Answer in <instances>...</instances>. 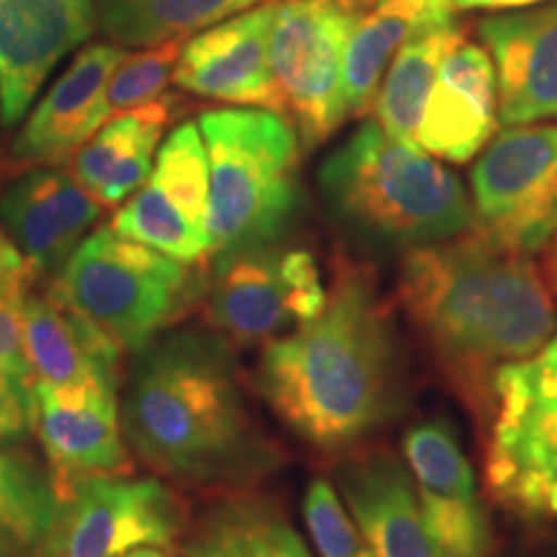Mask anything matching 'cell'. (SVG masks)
<instances>
[{
    "mask_svg": "<svg viewBox=\"0 0 557 557\" xmlns=\"http://www.w3.org/2000/svg\"><path fill=\"white\" fill-rule=\"evenodd\" d=\"M120 416L127 447L178 485L233 491L282 462L250 408L233 346L222 333H158L135 351Z\"/></svg>",
    "mask_w": 557,
    "mask_h": 557,
    "instance_id": "cell-1",
    "label": "cell"
},
{
    "mask_svg": "<svg viewBox=\"0 0 557 557\" xmlns=\"http://www.w3.org/2000/svg\"><path fill=\"white\" fill-rule=\"evenodd\" d=\"M398 299L478 421L487 418L500 369L534 357L557 331L553 297L534 263L478 230L408 250Z\"/></svg>",
    "mask_w": 557,
    "mask_h": 557,
    "instance_id": "cell-2",
    "label": "cell"
},
{
    "mask_svg": "<svg viewBox=\"0 0 557 557\" xmlns=\"http://www.w3.org/2000/svg\"><path fill=\"white\" fill-rule=\"evenodd\" d=\"M256 387L292 434L344 451L400 403L393 318L367 269L338 267L323 310L263 348Z\"/></svg>",
    "mask_w": 557,
    "mask_h": 557,
    "instance_id": "cell-3",
    "label": "cell"
},
{
    "mask_svg": "<svg viewBox=\"0 0 557 557\" xmlns=\"http://www.w3.org/2000/svg\"><path fill=\"white\" fill-rule=\"evenodd\" d=\"M318 181L333 218L372 246L413 250L475 227L455 173L418 145L387 135L377 120L325 158Z\"/></svg>",
    "mask_w": 557,
    "mask_h": 557,
    "instance_id": "cell-4",
    "label": "cell"
},
{
    "mask_svg": "<svg viewBox=\"0 0 557 557\" xmlns=\"http://www.w3.org/2000/svg\"><path fill=\"white\" fill-rule=\"evenodd\" d=\"M209 165V256L274 246L302 207L299 135L269 109H214L199 116Z\"/></svg>",
    "mask_w": 557,
    "mask_h": 557,
    "instance_id": "cell-5",
    "label": "cell"
},
{
    "mask_svg": "<svg viewBox=\"0 0 557 557\" xmlns=\"http://www.w3.org/2000/svg\"><path fill=\"white\" fill-rule=\"evenodd\" d=\"M197 263H184L122 238L111 227L90 233L54 276L50 295L88 318L122 354H135L207 289Z\"/></svg>",
    "mask_w": 557,
    "mask_h": 557,
    "instance_id": "cell-6",
    "label": "cell"
},
{
    "mask_svg": "<svg viewBox=\"0 0 557 557\" xmlns=\"http://www.w3.org/2000/svg\"><path fill=\"white\" fill-rule=\"evenodd\" d=\"M487 418L493 496L524 519H557V333L534 357L500 369Z\"/></svg>",
    "mask_w": 557,
    "mask_h": 557,
    "instance_id": "cell-7",
    "label": "cell"
},
{
    "mask_svg": "<svg viewBox=\"0 0 557 557\" xmlns=\"http://www.w3.org/2000/svg\"><path fill=\"white\" fill-rule=\"evenodd\" d=\"M361 11L344 0H278L269 58L305 148H318L348 116L344 58Z\"/></svg>",
    "mask_w": 557,
    "mask_h": 557,
    "instance_id": "cell-8",
    "label": "cell"
},
{
    "mask_svg": "<svg viewBox=\"0 0 557 557\" xmlns=\"http://www.w3.org/2000/svg\"><path fill=\"white\" fill-rule=\"evenodd\" d=\"M58 485V513L37 557H122L137 547H171L184 532L178 498L156 478L127 472Z\"/></svg>",
    "mask_w": 557,
    "mask_h": 557,
    "instance_id": "cell-9",
    "label": "cell"
},
{
    "mask_svg": "<svg viewBox=\"0 0 557 557\" xmlns=\"http://www.w3.org/2000/svg\"><path fill=\"white\" fill-rule=\"evenodd\" d=\"M207 295L214 329L227 341L250 346L318 315L329 289L310 250L274 243L218 256Z\"/></svg>",
    "mask_w": 557,
    "mask_h": 557,
    "instance_id": "cell-10",
    "label": "cell"
},
{
    "mask_svg": "<svg viewBox=\"0 0 557 557\" xmlns=\"http://www.w3.org/2000/svg\"><path fill=\"white\" fill-rule=\"evenodd\" d=\"M475 230L517 253L547 246L557 230V127H506L472 171Z\"/></svg>",
    "mask_w": 557,
    "mask_h": 557,
    "instance_id": "cell-11",
    "label": "cell"
},
{
    "mask_svg": "<svg viewBox=\"0 0 557 557\" xmlns=\"http://www.w3.org/2000/svg\"><path fill=\"white\" fill-rule=\"evenodd\" d=\"M122 238L184 263L205 261L209 238V165L199 124L181 122L158 148L148 181L111 220Z\"/></svg>",
    "mask_w": 557,
    "mask_h": 557,
    "instance_id": "cell-12",
    "label": "cell"
},
{
    "mask_svg": "<svg viewBox=\"0 0 557 557\" xmlns=\"http://www.w3.org/2000/svg\"><path fill=\"white\" fill-rule=\"evenodd\" d=\"M99 29L96 0H0V124L16 127L54 67Z\"/></svg>",
    "mask_w": 557,
    "mask_h": 557,
    "instance_id": "cell-13",
    "label": "cell"
},
{
    "mask_svg": "<svg viewBox=\"0 0 557 557\" xmlns=\"http://www.w3.org/2000/svg\"><path fill=\"white\" fill-rule=\"evenodd\" d=\"M276 3L256 5L189 37L173 83L201 99L287 114L269 58Z\"/></svg>",
    "mask_w": 557,
    "mask_h": 557,
    "instance_id": "cell-14",
    "label": "cell"
},
{
    "mask_svg": "<svg viewBox=\"0 0 557 557\" xmlns=\"http://www.w3.org/2000/svg\"><path fill=\"white\" fill-rule=\"evenodd\" d=\"M423 521L444 557H491V527L478 498L475 472L442 421L418 423L403 438Z\"/></svg>",
    "mask_w": 557,
    "mask_h": 557,
    "instance_id": "cell-15",
    "label": "cell"
},
{
    "mask_svg": "<svg viewBox=\"0 0 557 557\" xmlns=\"http://www.w3.org/2000/svg\"><path fill=\"white\" fill-rule=\"evenodd\" d=\"M37 429L54 483L129 470L120 387H52L34 382Z\"/></svg>",
    "mask_w": 557,
    "mask_h": 557,
    "instance_id": "cell-16",
    "label": "cell"
},
{
    "mask_svg": "<svg viewBox=\"0 0 557 557\" xmlns=\"http://www.w3.org/2000/svg\"><path fill=\"white\" fill-rule=\"evenodd\" d=\"M478 39L491 54L504 127L557 116V3L496 13L478 21Z\"/></svg>",
    "mask_w": 557,
    "mask_h": 557,
    "instance_id": "cell-17",
    "label": "cell"
},
{
    "mask_svg": "<svg viewBox=\"0 0 557 557\" xmlns=\"http://www.w3.org/2000/svg\"><path fill=\"white\" fill-rule=\"evenodd\" d=\"M124 54L127 52L120 45L107 41L83 47L18 129L11 158L29 169H58L70 163V158L107 124L103 96Z\"/></svg>",
    "mask_w": 557,
    "mask_h": 557,
    "instance_id": "cell-18",
    "label": "cell"
},
{
    "mask_svg": "<svg viewBox=\"0 0 557 557\" xmlns=\"http://www.w3.org/2000/svg\"><path fill=\"white\" fill-rule=\"evenodd\" d=\"M103 207L73 173L32 169L0 191V225L39 276H58Z\"/></svg>",
    "mask_w": 557,
    "mask_h": 557,
    "instance_id": "cell-19",
    "label": "cell"
},
{
    "mask_svg": "<svg viewBox=\"0 0 557 557\" xmlns=\"http://www.w3.org/2000/svg\"><path fill=\"white\" fill-rule=\"evenodd\" d=\"M498 86L491 54L462 39L442 60L416 129V145L447 163H468L496 132Z\"/></svg>",
    "mask_w": 557,
    "mask_h": 557,
    "instance_id": "cell-20",
    "label": "cell"
},
{
    "mask_svg": "<svg viewBox=\"0 0 557 557\" xmlns=\"http://www.w3.org/2000/svg\"><path fill=\"white\" fill-rule=\"evenodd\" d=\"M344 504L374 557H444L423 521L408 465L387 449H361L338 465Z\"/></svg>",
    "mask_w": 557,
    "mask_h": 557,
    "instance_id": "cell-21",
    "label": "cell"
},
{
    "mask_svg": "<svg viewBox=\"0 0 557 557\" xmlns=\"http://www.w3.org/2000/svg\"><path fill=\"white\" fill-rule=\"evenodd\" d=\"M21 320L34 382L52 387L122 385V348L50 292L26 297Z\"/></svg>",
    "mask_w": 557,
    "mask_h": 557,
    "instance_id": "cell-22",
    "label": "cell"
},
{
    "mask_svg": "<svg viewBox=\"0 0 557 557\" xmlns=\"http://www.w3.org/2000/svg\"><path fill=\"white\" fill-rule=\"evenodd\" d=\"M176 96L111 116L103 127L70 158V173L103 207L124 205L145 184L156 163L160 137L169 127Z\"/></svg>",
    "mask_w": 557,
    "mask_h": 557,
    "instance_id": "cell-23",
    "label": "cell"
},
{
    "mask_svg": "<svg viewBox=\"0 0 557 557\" xmlns=\"http://www.w3.org/2000/svg\"><path fill=\"white\" fill-rule=\"evenodd\" d=\"M184 557H312L284 511L263 493L233 487L181 532Z\"/></svg>",
    "mask_w": 557,
    "mask_h": 557,
    "instance_id": "cell-24",
    "label": "cell"
},
{
    "mask_svg": "<svg viewBox=\"0 0 557 557\" xmlns=\"http://www.w3.org/2000/svg\"><path fill=\"white\" fill-rule=\"evenodd\" d=\"M451 0H372L357 16L344 58L348 114L359 116L377 99L387 62L413 34L455 18Z\"/></svg>",
    "mask_w": 557,
    "mask_h": 557,
    "instance_id": "cell-25",
    "label": "cell"
},
{
    "mask_svg": "<svg viewBox=\"0 0 557 557\" xmlns=\"http://www.w3.org/2000/svg\"><path fill=\"white\" fill-rule=\"evenodd\" d=\"M459 39H462V29L455 24V18H449L413 34L395 52L393 65L385 81L380 83L377 99H374V114H377L374 120L387 135L416 145L418 122H421L438 67Z\"/></svg>",
    "mask_w": 557,
    "mask_h": 557,
    "instance_id": "cell-26",
    "label": "cell"
},
{
    "mask_svg": "<svg viewBox=\"0 0 557 557\" xmlns=\"http://www.w3.org/2000/svg\"><path fill=\"white\" fill-rule=\"evenodd\" d=\"M263 3L274 0H96V18L120 47H156L189 39Z\"/></svg>",
    "mask_w": 557,
    "mask_h": 557,
    "instance_id": "cell-27",
    "label": "cell"
},
{
    "mask_svg": "<svg viewBox=\"0 0 557 557\" xmlns=\"http://www.w3.org/2000/svg\"><path fill=\"white\" fill-rule=\"evenodd\" d=\"M58 513V485L34 459L0 449V540L9 549L39 555Z\"/></svg>",
    "mask_w": 557,
    "mask_h": 557,
    "instance_id": "cell-28",
    "label": "cell"
},
{
    "mask_svg": "<svg viewBox=\"0 0 557 557\" xmlns=\"http://www.w3.org/2000/svg\"><path fill=\"white\" fill-rule=\"evenodd\" d=\"M186 39L165 41V45L145 47L135 54H124V60L111 73L107 96H103V116L124 114V111L148 107L163 99L165 88L173 81L178 54Z\"/></svg>",
    "mask_w": 557,
    "mask_h": 557,
    "instance_id": "cell-29",
    "label": "cell"
},
{
    "mask_svg": "<svg viewBox=\"0 0 557 557\" xmlns=\"http://www.w3.org/2000/svg\"><path fill=\"white\" fill-rule=\"evenodd\" d=\"M302 517L318 557H374L333 480H312L305 491Z\"/></svg>",
    "mask_w": 557,
    "mask_h": 557,
    "instance_id": "cell-30",
    "label": "cell"
},
{
    "mask_svg": "<svg viewBox=\"0 0 557 557\" xmlns=\"http://www.w3.org/2000/svg\"><path fill=\"white\" fill-rule=\"evenodd\" d=\"M37 400L34 389L0 372V444L26 442L34 431Z\"/></svg>",
    "mask_w": 557,
    "mask_h": 557,
    "instance_id": "cell-31",
    "label": "cell"
},
{
    "mask_svg": "<svg viewBox=\"0 0 557 557\" xmlns=\"http://www.w3.org/2000/svg\"><path fill=\"white\" fill-rule=\"evenodd\" d=\"M0 372L34 389V374L24 346L21 305L0 302Z\"/></svg>",
    "mask_w": 557,
    "mask_h": 557,
    "instance_id": "cell-32",
    "label": "cell"
},
{
    "mask_svg": "<svg viewBox=\"0 0 557 557\" xmlns=\"http://www.w3.org/2000/svg\"><path fill=\"white\" fill-rule=\"evenodd\" d=\"M37 278L39 274L34 271L29 259L21 253V248L0 225V302L21 305L32 295Z\"/></svg>",
    "mask_w": 557,
    "mask_h": 557,
    "instance_id": "cell-33",
    "label": "cell"
},
{
    "mask_svg": "<svg viewBox=\"0 0 557 557\" xmlns=\"http://www.w3.org/2000/svg\"><path fill=\"white\" fill-rule=\"evenodd\" d=\"M455 11H472V9H485V11H513V9H527V5L542 3V0H451Z\"/></svg>",
    "mask_w": 557,
    "mask_h": 557,
    "instance_id": "cell-34",
    "label": "cell"
},
{
    "mask_svg": "<svg viewBox=\"0 0 557 557\" xmlns=\"http://www.w3.org/2000/svg\"><path fill=\"white\" fill-rule=\"evenodd\" d=\"M122 557H171V553L165 547H137Z\"/></svg>",
    "mask_w": 557,
    "mask_h": 557,
    "instance_id": "cell-35",
    "label": "cell"
},
{
    "mask_svg": "<svg viewBox=\"0 0 557 557\" xmlns=\"http://www.w3.org/2000/svg\"><path fill=\"white\" fill-rule=\"evenodd\" d=\"M549 282H553V287L557 289V243L553 248V256H549Z\"/></svg>",
    "mask_w": 557,
    "mask_h": 557,
    "instance_id": "cell-36",
    "label": "cell"
},
{
    "mask_svg": "<svg viewBox=\"0 0 557 557\" xmlns=\"http://www.w3.org/2000/svg\"><path fill=\"white\" fill-rule=\"evenodd\" d=\"M346 5H351V9H357V11H364L369 3H372V0H344Z\"/></svg>",
    "mask_w": 557,
    "mask_h": 557,
    "instance_id": "cell-37",
    "label": "cell"
},
{
    "mask_svg": "<svg viewBox=\"0 0 557 557\" xmlns=\"http://www.w3.org/2000/svg\"><path fill=\"white\" fill-rule=\"evenodd\" d=\"M5 555H9V545H5V542L0 540V557H5Z\"/></svg>",
    "mask_w": 557,
    "mask_h": 557,
    "instance_id": "cell-38",
    "label": "cell"
}]
</instances>
